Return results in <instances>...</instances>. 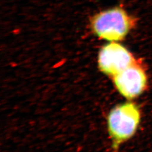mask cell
I'll list each match as a JSON object with an SVG mask.
<instances>
[{
    "mask_svg": "<svg viewBox=\"0 0 152 152\" xmlns=\"http://www.w3.org/2000/svg\"><path fill=\"white\" fill-rule=\"evenodd\" d=\"M136 60L130 52L121 44L113 42L100 50L98 65L103 73L113 76L133 64Z\"/></svg>",
    "mask_w": 152,
    "mask_h": 152,
    "instance_id": "cell-3",
    "label": "cell"
},
{
    "mask_svg": "<svg viewBox=\"0 0 152 152\" xmlns=\"http://www.w3.org/2000/svg\"><path fill=\"white\" fill-rule=\"evenodd\" d=\"M113 77L118 91L127 99L138 97L147 87L148 78L145 70L143 66L136 61Z\"/></svg>",
    "mask_w": 152,
    "mask_h": 152,
    "instance_id": "cell-4",
    "label": "cell"
},
{
    "mask_svg": "<svg viewBox=\"0 0 152 152\" xmlns=\"http://www.w3.org/2000/svg\"><path fill=\"white\" fill-rule=\"evenodd\" d=\"M141 113L139 106L133 102H126L115 107L108 117L109 135L113 141V148L134 135L140 124Z\"/></svg>",
    "mask_w": 152,
    "mask_h": 152,
    "instance_id": "cell-1",
    "label": "cell"
},
{
    "mask_svg": "<svg viewBox=\"0 0 152 152\" xmlns=\"http://www.w3.org/2000/svg\"><path fill=\"white\" fill-rule=\"evenodd\" d=\"M135 23V19L124 9L117 7L94 16L91 27L100 38L115 42L125 38L134 27Z\"/></svg>",
    "mask_w": 152,
    "mask_h": 152,
    "instance_id": "cell-2",
    "label": "cell"
}]
</instances>
